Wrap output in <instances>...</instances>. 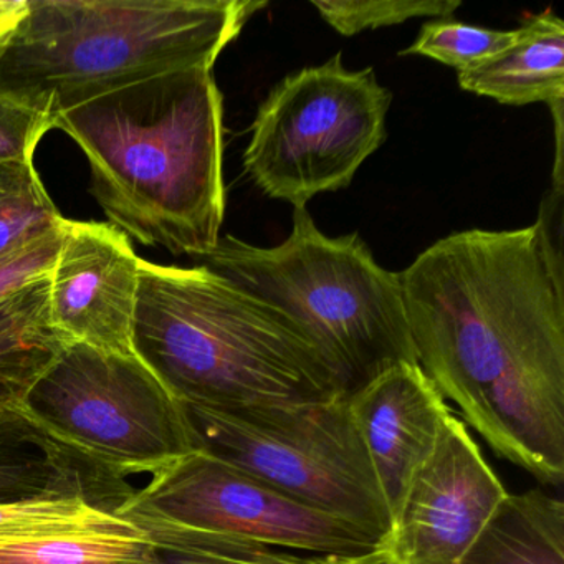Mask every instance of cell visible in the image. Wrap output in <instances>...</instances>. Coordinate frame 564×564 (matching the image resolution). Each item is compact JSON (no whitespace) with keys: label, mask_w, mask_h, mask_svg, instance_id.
<instances>
[{"label":"cell","mask_w":564,"mask_h":564,"mask_svg":"<svg viewBox=\"0 0 564 564\" xmlns=\"http://www.w3.org/2000/svg\"><path fill=\"white\" fill-rule=\"evenodd\" d=\"M415 359L490 451L564 478V267L534 226L465 230L399 273Z\"/></svg>","instance_id":"1"},{"label":"cell","mask_w":564,"mask_h":564,"mask_svg":"<svg viewBox=\"0 0 564 564\" xmlns=\"http://www.w3.org/2000/svg\"><path fill=\"white\" fill-rule=\"evenodd\" d=\"M78 144L91 194L117 229L194 260L226 214L224 98L209 68L148 78L55 115Z\"/></svg>","instance_id":"2"},{"label":"cell","mask_w":564,"mask_h":564,"mask_svg":"<svg viewBox=\"0 0 564 564\" xmlns=\"http://www.w3.org/2000/svg\"><path fill=\"white\" fill-rule=\"evenodd\" d=\"M134 348L181 402L243 409L349 395L292 318L203 265L141 259Z\"/></svg>","instance_id":"3"},{"label":"cell","mask_w":564,"mask_h":564,"mask_svg":"<svg viewBox=\"0 0 564 564\" xmlns=\"http://www.w3.org/2000/svg\"><path fill=\"white\" fill-rule=\"evenodd\" d=\"M265 0H29L0 45V94L54 120L118 88L213 70Z\"/></svg>","instance_id":"4"},{"label":"cell","mask_w":564,"mask_h":564,"mask_svg":"<svg viewBox=\"0 0 564 564\" xmlns=\"http://www.w3.org/2000/svg\"><path fill=\"white\" fill-rule=\"evenodd\" d=\"M197 262L292 318L348 394L399 362H417L399 273L382 269L358 234L325 236L306 207L293 209L280 246L224 236Z\"/></svg>","instance_id":"5"},{"label":"cell","mask_w":564,"mask_h":564,"mask_svg":"<svg viewBox=\"0 0 564 564\" xmlns=\"http://www.w3.org/2000/svg\"><path fill=\"white\" fill-rule=\"evenodd\" d=\"M181 404L197 451L349 521L384 544L391 536V513L348 395L243 409Z\"/></svg>","instance_id":"6"},{"label":"cell","mask_w":564,"mask_h":564,"mask_svg":"<svg viewBox=\"0 0 564 564\" xmlns=\"http://www.w3.org/2000/svg\"><path fill=\"white\" fill-rule=\"evenodd\" d=\"M25 417L107 484L164 474L196 452L183 404L138 358L70 345L25 399Z\"/></svg>","instance_id":"7"},{"label":"cell","mask_w":564,"mask_h":564,"mask_svg":"<svg viewBox=\"0 0 564 564\" xmlns=\"http://www.w3.org/2000/svg\"><path fill=\"white\" fill-rule=\"evenodd\" d=\"M391 101L371 67L348 70L341 54L289 75L257 110L243 154L247 174L293 209L346 189L384 144Z\"/></svg>","instance_id":"8"},{"label":"cell","mask_w":564,"mask_h":564,"mask_svg":"<svg viewBox=\"0 0 564 564\" xmlns=\"http://www.w3.org/2000/svg\"><path fill=\"white\" fill-rule=\"evenodd\" d=\"M115 513L134 524H171L313 556L359 557L384 547L369 531L308 507L203 451L134 487Z\"/></svg>","instance_id":"9"},{"label":"cell","mask_w":564,"mask_h":564,"mask_svg":"<svg viewBox=\"0 0 564 564\" xmlns=\"http://www.w3.org/2000/svg\"><path fill=\"white\" fill-rule=\"evenodd\" d=\"M507 495L465 422L448 415L386 541L389 561L458 564Z\"/></svg>","instance_id":"10"},{"label":"cell","mask_w":564,"mask_h":564,"mask_svg":"<svg viewBox=\"0 0 564 564\" xmlns=\"http://www.w3.org/2000/svg\"><path fill=\"white\" fill-rule=\"evenodd\" d=\"M140 262L127 234L117 227L67 219L51 272V318L68 346L138 358Z\"/></svg>","instance_id":"11"},{"label":"cell","mask_w":564,"mask_h":564,"mask_svg":"<svg viewBox=\"0 0 564 564\" xmlns=\"http://www.w3.org/2000/svg\"><path fill=\"white\" fill-rule=\"evenodd\" d=\"M352 421L395 518L452 414L417 362H399L348 395Z\"/></svg>","instance_id":"12"},{"label":"cell","mask_w":564,"mask_h":564,"mask_svg":"<svg viewBox=\"0 0 564 564\" xmlns=\"http://www.w3.org/2000/svg\"><path fill=\"white\" fill-rule=\"evenodd\" d=\"M457 78L464 90L501 105L564 101V22L551 11L534 15L510 47Z\"/></svg>","instance_id":"13"},{"label":"cell","mask_w":564,"mask_h":564,"mask_svg":"<svg viewBox=\"0 0 564 564\" xmlns=\"http://www.w3.org/2000/svg\"><path fill=\"white\" fill-rule=\"evenodd\" d=\"M85 497L108 510L110 488L24 414L0 415V503Z\"/></svg>","instance_id":"14"},{"label":"cell","mask_w":564,"mask_h":564,"mask_svg":"<svg viewBox=\"0 0 564 564\" xmlns=\"http://www.w3.org/2000/svg\"><path fill=\"white\" fill-rule=\"evenodd\" d=\"M51 318V275L0 302V404L25 409L35 382L67 348Z\"/></svg>","instance_id":"15"},{"label":"cell","mask_w":564,"mask_h":564,"mask_svg":"<svg viewBox=\"0 0 564 564\" xmlns=\"http://www.w3.org/2000/svg\"><path fill=\"white\" fill-rule=\"evenodd\" d=\"M458 564H564V505L541 488L507 495Z\"/></svg>","instance_id":"16"},{"label":"cell","mask_w":564,"mask_h":564,"mask_svg":"<svg viewBox=\"0 0 564 564\" xmlns=\"http://www.w3.org/2000/svg\"><path fill=\"white\" fill-rule=\"evenodd\" d=\"M156 553V544L131 523L0 546V564H138Z\"/></svg>","instance_id":"17"},{"label":"cell","mask_w":564,"mask_h":564,"mask_svg":"<svg viewBox=\"0 0 564 564\" xmlns=\"http://www.w3.org/2000/svg\"><path fill=\"white\" fill-rule=\"evenodd\" d=\"M148 538L158 553L138 564H338L343 557L313 556L276 550L257 541L150 524Z\"/></svg>","instance_id":"18"},{"label":"cell","mask_w":564,"mask_h":564,"mask_svg":"<svg viewBox=\"0 0 564 564\" xmlns=\"http://www.w3.org/2000/svg\"><path fill=\"white\" fill-rule=\"evenodd\" d=\"M130 521L85 497H39L0 503V546L75 531L113 530Z\"/></svg>","instance_id":"19"},{"label":"cell","mask_w":564,"mask_h":564,"mask_svg":"<svg viewBox=\"0 0 564 564\" xmlns=\"http://www.w3.org/2000/svg\"><path fill=\"white\" fill-rule=\"evenodd\" d=\"M64 220L34 163H0V259Z\"/></svg>","instance_id":"20"},{"label":"cell","mask_w":564,"mask_h":564,"mask_svg":"<svg viewBox=\"0 0 564 564\" xmlns=\"http://www.w3.org/2000/svg\"><path fill=\"white\" fill-rule=\"evenodd\" d=\"M517 31H491L464 22L438 21L422 25L421 34L401 55L432 58L457 72L467 70L510 47Z\"/></svg>","instance_id":"21"},{"label":"cell","mask_w":564,"mask_h":564,"mask_svg":"<svg viewBox=\"0 0 564 564\" xmlns=\"http://www.w3.org/2000/svg\"><path fill=\"white\" fill-rule=\"evenodd\" d=\"M313 8L338 34L356 35L391 28L419 18L447 19L460 8L457 0H313Z\"/></svg>","instance_id":"22"},{"label":"cell","mask_w":564,"mask_h":564,"mask_svg":"<svg viewBox=\"0 0 564 564\" xmlns=\"http://www.w3.org/2000/svg\"><path fill=\"white\" fill-rule=\"evenodd\" d=\"M52 128L48 115L0 94V163H34L35 150Z\"/></svg>","instance_id":"23"},{"label":"cell","mask_w":564,"mask_h":564,"mask_svg":"<svg viewBox=\"0 0 564 564\" xmlns=\"http://www.w3.org/2000/svg\"><path fill=\"white\" fill-rule=\"evenodd\" d=\"M67 219L51 232L0 259V302L51 275L64 243Z\"/></svg>","instance_id":"24"},{"label":"cell","mask_w":564,"mask_h":564,"mask_svg":"<svg viewBox=\"0 0 564 564\" xmlns=\"http://www.w3.org/2000/svg\"><path fill=\"white\" fill-rule=\"evenodd\" d=\"M29 11V0H0V42L21 24Z\"/></svg>","instance_id":"25"},{"label":"cell","mask_w":564,"mask_h":564,"mask_svg":"<svg viewBox=\"0 0 564 564\" xmlns=\"http://www.w3.org/2000/svg\"><path fill=\"white\" fill-rule=\"evenodd\" d=\"M338 564H391L388 554H386L384 547L376 551L372 554H366V556L359 557H343Z\"/></svg>","instance_id":"26"},{"label":"cell","mask_w":564,"mask_h":564,"mask_svg":"<svg viewBox=\"0 0 564 564\" xmlns=\"http://www.w3.org/2000/svg\"><path fill=\"white\" fill-rule=\"evenodd\" d=\"M25 409H12L0 404V415L24 414Z\"/></svg>","instance_id":"27"},{"label":"cell","mask_w":564,"mask_h":564,"mask_svg":"<svg viewBox=\"0 0 564 564\" xmlns=\"http://www.w3.org/2000/svg\"><path fill=\"white\" fill-rule=\"evenodd\" d=\"M4 44V41L0 42V45Z\"/></svg>","instance_id":"28"},{"label":"cell","mask_w":564,"mask_h":564,"mask_svg":"<svg viewBox=\"0 0 564 564\" xmlns=\"http://www.w3.org/2000/svg\"><path fill=\"white\" fill-rule=\"evenodd\" d=\"M392 564V563H391Z\"/></svg>","instance_id":"29"}]
</instances>
